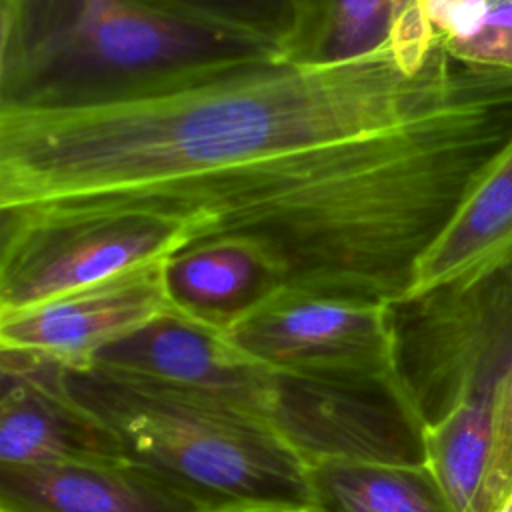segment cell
Returning <instances> with one entry per match:
<instances>
[{"mask_svg":"<svg viewBox=\"0 0 512 512\" xmlns=\"http://www.w3.org/2000/svg\"><path fill=\"white\" fill-rule=\"evenodd\" d=\"M280 288L276 266L258 248L234 238L202 240L166 260L172 308L220 332Z\"/></svg>","mask_w":512,"mask_h":512,"instance_id":"obj_12","label":"cell"},{"mask_svg":"<svg viewBox=\"0 0 512 512\" xmlns=\"http://www.w3.org/2000/svg\"><path fill=\"white\" fill-rule=\"evenodd\" d=\"M70 394L120 440L128 460L214 512L316 504L310 466L264 418L232 404L98 364H66Z\"/></svg>","mask_w":512,"mask_h":512,"instance_id":"obj_4","label":"cell"},{"mask_svg":"<svg viewBox=\"0 0 512 512\" xmlns=\"http://www.w3.org/2000/svg\"><path fill=\"white\" fill-rule=\"evenodd\" d=\"M438 42L450 52L474 38L486 16V0H424Z\"/></svg>","mask_w":512,"mask_h":512,"instance_id":"obj_20","label":"cell"},{"mask_svg":"<svg viewBox=\"0 0 512 512\" xmlns=\"http://www.w3.org/2000/svg\"><path fill=\"white\" fill-rule=\"evenodd\" d=\"M394 372L424 428L466 400L494 406V438L474 512L512 494V254L390 304Z\"/></svg>","mask_w":512,"mask_h":512,"instance_id":"obj_5","label":"cell"},{"mask_svg":"<svg viewBox=\"0 0 512 512\" xmlns=\"http://www.w3.org/2000/svg\"><path fill=\"white\" fill-rule=\"evenodd\" d=\"M192 24L242 36L278 50L294 30V0H142Z\"/></svg>","mask_w":512,"mask_h":512,"instance_id":"obj_17","label":"cell"},{"mask_svg":"<svg viewBox=\"0 0 512 512\" xmlns=\"http://www.w3.org/2000/svg\"><path fill=\"white\" fill-rule=\"evenodd\" d=\"M392 0H294V30L284 56L328 64L374 52L386 42Z\"/></svg>","mask_w":512,"mask_h":512,"instance_id":"obj_15","label":"cell"},{"mask_svg":"<svg viewBox=\"0 0 512 512\" xmlns=\"http://www.w3.org/2000/svg\"><path fill=\"white\" fill-rule=\"evenodd\" d=\"M0 512H214L134 460L0 464Z\"/></svg>","mask_w":512,"mask_h":512,"instance_id":"obj_11","label":"cell"},{"mask_svg":"<svg viewBox=\"0 0 512 512\" xmlns=\"http://www.w3.org/2000/svg\"><path fill=\"white\" fill-rule=\"evenodd\" d=\"M228 512H322L320 506L308 504V506H290V504H262V506H246V508H234Z\"/></svg>","mask_w":512,"mask_h":512,"instance_id":"obj_21","label":"cell"},{"mask_svg":"<svg viewBox=\"0 0 512 512\" xmlns=\"http://www.w3.org/2000/svg\"><path fill=\"white\" fill-rule=\"evenodd\" d=\"M0 108L136 100L282 56L142 0H0Z\"/></svg>","mask_w":512,"mask_h":512,"instance_id":"obj_3","label":"cell"},{"mask_svg":"<svg viewBox=\"0 0 512 512\" xmlns=\"http://www.w3.org/2000/svg\"><path fill=\"white\" fill-rule=\"evenodd\" d=\"M90 364L212 396L270 422L276 370L176 310L108 344Z\"/></svg>","mask_w":512,"mask_h":512,"instance_id":"obj_8","label":"cell"},{"mask_svg":"<svg viewBox=\"0 0 512 512\" xmlns=\"http://www.w3.org/2000/svg\"><path fill=\"white\" fill-rule=\"evenodd\" d=\"M510 142L512 72L502 70L480 90L388 132L62 204L198 212L210 222L202 240L248 242L276 266L284 288L394 304Z\"/></svg>","mask_w":512,"mask_h":512,"instance_id":"obj_2","label":"cell"},{"mask_svg":"<svg viewBox=\"0 0 512 512\" xmlns=\"http://www.w3.org/2000/svg\"><path fill=\"white\" fill-rule=\"evenodd\" d=\"M450 54L472 66L512 72V0H486L480 32Z\"/></svg>","mask_w":512,"mask_h":512,"instance_id":"obj_19","label":"cell"},{"mask_svg":"<svg viewBox=\"0 0 512 512\" xmlns=\"http://www.w3.org/2000/svg\"><path fill=\"white\" fill-rule=\"evenodd\" d=\"M498 512H512V494L508 496V500L500 506V510Z\"/></svg>","mask_w":512,"mask_h":512,"instance_id":"obj_22","label":"cell"},{"mask_svg":"<svg viewBox=\"0 0 512 512\" xmlns=\"http://www.w3.org/2000/svg\"><path fill=\"white\" fill-rule=\"evenodd\" d=\"M510 254L512 142L480 176L444 232L422 256L408 296L488 268Z\"/></svg>","mask_w":512,"mask_h":512,"instance_id":"obj_13","label":"cell"},{"mask_svg":"<svg viewBox=\"0 0 512 512\" xmlns=\"http://www.w3.org/2000/svg\"><path fill=\"white\" fill-rule=\"evenodd\" d=\"M310 482L322 512H454L428 464L322 460Z\"/></svg>","mask_w":512,"mask_h":512,"instance_id":"obj_14","label":"cell"},{"mask_svg":"<svg viewBox=\"0 0 512 512\" xmlns=\"http://www.w3.org/2000/svg\"><path fill=\"white\" fill-rule=\"evenodd\" d=\"M166 260L30 308L0 312V348L48 354L68 366L88 364L108 344L174 310L166 290Z\"/></svg>","mask_w":512,"mask_h":512,"instance_id":"obj_10","label":"cell"},{"mask_svg":"<svg viewBox=\"0 0 512 512\" xmlns=\"http://www.w3.org/2000/svg\"><path fill=\"white\" fill-rule=\"evenodd\" d=\"M126 460L116 434L66 386V364L0 348V464Z\"/></svg>","mask_w":512,"mask_h":512,"instance_id":"obj_9","label":"cell"},{"mask_svg":"<svg viewBox=\"0 0 512 512\" xmlns=\"http://www.w3.org/2000/svg\"><path fill=\"white\" fill-rule=\"evenodd\" d=\"M386 42L396 64L404 72L418 74L430 64L440 42L428 18L424 0L390 2Z\"/></svg>","mask_w":512,"mask_h":512,"instance_id":"obj_18","label":"cell"},{"mask_svg":"<svg viewBox=\"0 0 512 512\" xmlns=\"http://www.w3.org/2000/svg\"><path fill=\"white\" fill-rule=\"evenodd\" d=\"M226 338L280 372L394 374L390 304L280 288Z\"/></svg>","mask_w":512,"mask_h":512,"instance_id":"obj_7","label":"cell"},{"mask_svg":"<svg viewBox=\"0 0 512 512\" xmlns=\"http://www.w3.org/2000/svg\"><path fill=\"white\" fill-rule=\"evenodd\" d=\"M494 406L466 400L446 418L424 428L426 464L454 512H474L492 450Z\"/></svg>","mask_w":512,"mask_h":512,"instance_id":"obj_16","label":"cell"},{"mask_svg":"<svg viewBox=\"0 0 512 512\" xmlns=\"http://www.w3.org/2000/svg\"><path fill=\"white\" fill-rule=\"evenodd\" d=\"M210 230L198 212L136 204L0 210V312H14L166 260Z\"/></svg>","mask_w":512,"mask_h":512,"instance_id":"obj_6","label":"cell"},{"mask_svg":"<svg viewBox=\"0 0 512 512\" xmlns=\"http://www.w3.org/2000/svg\"><path fill=\"white\" fill-rule=\"evenodd\" d=\"M500 72L440 44L422 72L408 74L384 42L328 64L266 58L136 100L0 108V210L118 196L374 136Z\"/></svg>","mask_w":512,"mask_h":512,"instance_id":"obj_1","label":"cell"}]
</instances>
